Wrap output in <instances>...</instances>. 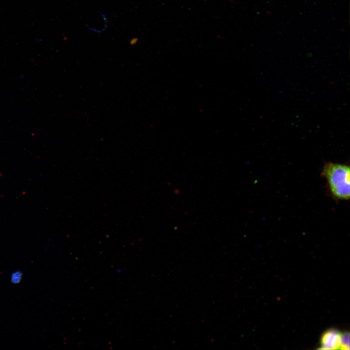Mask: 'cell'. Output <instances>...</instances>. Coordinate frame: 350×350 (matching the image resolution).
<instances>
[{"label": "cell", "mask_w": 350, "mask_h": 350, "mask_svg": "<svg viewBox=\"0 0 350 350\" xmlns=\"http://www.w3.org/2000/svg\"><path fill=\"white\" fill-rule=\"evenodd\" d=\"M322 175L327 179L331 193L334 197L342 200L349 199L350 171L348 165L327 163L323 167Z\"/></svg>", "instance_id": "obj_1"}, {"label": "cell", "mask_w": 350, "mask_h": 350, "mask_svg": "<svg viewBox=\"0 0 350 350\" xmlns=\"http://www.w3.org/2000/svg\"><path fill=\"white\" fill-rule=\"evenodd\" d=\"M22 272L20 271L13 272L10 276V281L12 283L17 284L19 283L22 278Z\"/></svg>", "instance_id": "obj_4"}, {"label": "cell", "mask_w": 350, "mask_h": 350, "mask_svg": "<svg viewBox=\"0 0 350 350\" xmlns=\"http://www.w3.org/2000/svg\"><path fill=\"white\" fill-rule=\"evenodd\" d=\"M340 347L344 350L350 349V334L349 332H345L341 335Z\"/></svg>", "instance_id": "obj_3"}, {"label": "cell", "mask_w": 350, "mask_h": 350, "mask_svg": "<svg viewBox=\"0 0 350 350\" xmlns=\"http://www.w3.org/2000/svg\"><path fill=\"white\" fill-rule=\"evenodd\" d=\"M341 334L334 329L325 332L321 338V349L336 350L340 346Z\"/></svg>", "instance_id": "obj_2"}]
</instances>
